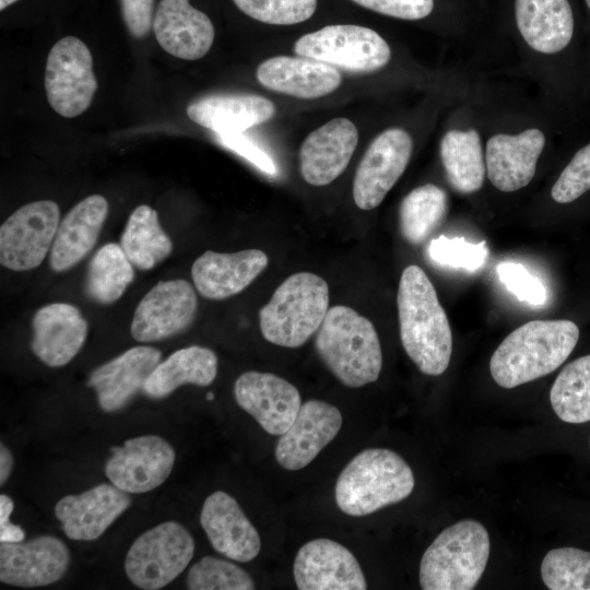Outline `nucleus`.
Listing matches in <instances>:
<instances>
[{"instance_id":"nucleus-20","label":"nucleus","mask_w":590,"mask_h":590,"mask_svg":"<svg viewBox=\"0 0 590 590\" xmlns=\"http://www.w3.org/2000/svg\"><path fill=\"white\" fill-rule=\"evenodd\" d=\"M200 523L213 548L229 559L246 563L260 552L261 540L257 529L236 499L223 491L205 498Z\"/></svg>"},{"instance_id":"nucleus-42","label":"nucleus","mask_w":590,"mask_h":590,"mask_svg":"<svg viewBox=\"0 0 590 590\" xmlns=\"http://www.w3.org/2000/svg\"><path fill=\"white\" fill-rule=\"evenodd\" d=\"M215 135L220 144L243 156L266 175L275 176L278 174V167L272 157L243 132Z\"/></svg>"},{"instance_id":"nucleus-39","label":"nucleus","mask_w":590,"mask_h":590,"mask_svg":"<svg viewBox=\"0 0 590 590\" xmlns=\"http://www.w3.org/2000/svg\"><path fill=\"white\" fill-rule=\"evenodd\" d=\"M427 253L438 266L473 272L483 267L488 249L485 241L472 244L463 237L440 236L430 241Z\"/></svg>"},{"instance_id":"nucleus-1","label":"nucleus","mask_w":590,"mask_h":590,"mask_svg":"<svg viewBox=\"0 0 590 590\" xmlns=\"http://www.w3.org/2000/svg\"><path fill=\"white\" fill-rule=\"evenodd\" d=\"M397 302L400 338L408 356L423 374L441 375L451 358V328L433 283L418 266L403 270Z\"/></svg>"},{"instance_id":"nucleus-47","label":"nucleus","mask_w":590,"mask_h":590,"mask_svg":"<svg viewBox=\"0 0 590 590\" xmlns=\"http://www.w3.org/2000/svg\"><path fill=\"white\" fill-rule=\"evenodd\" d=\"M14 509L13 500L5 494L0 495V527L7 524Z\"/></svg>"},{"instance_id":"nucleus-46","label":"nucleus","mask_w":590,"mask_h":590,"mask_svg":"<svg viewBox=\"0 0 590 590\" xmlns=\"http://www.w3.org/2000/svg\"><path fill=\"white\" fill-rule=\"evenodd\" d=\"M25 538L22 527L8 522L0 527V542H21Z\"/></svg>"},{"instance_id":"nucleus-45","label":"nucleus","mask_w":590,"mask_h":590,"mask_svg":"<svg viewBox=\"0 0 590 590\" xmlns=\"http://www.w3.org/2000/svg\"><path fill=\"white\" fill-rule=\"evenodd\" d=\"M13 468V456L10 449L0 444V485L2 486L9 479Z\"/></svg>"},{"instance_id":"nucleus-18","label":"nucleus","mask_w":590,"mask_h":590,"mask_svg":"<svg viewBox=\"0 0 590 590\" xmlns=\"http://www.w3.org/2000/svg\"><path fill=\"white\" fill-rule=\"evenodd\" d=\"M130 505L129 493L113 483H102L81 494L62 497L55 506V515L69 539L93 541Z\"/></svg>"},{"instance_id":"nucleus-3","label":"nucleus","mask_w":590,"mask_h":590,"mask_svg":"<svg viewBox=\"0 0 590 590\" xmlns=\"http://www.w3.org/2000/svg\"><path fill=\"white\" fill-rule=\"evenodd\" d=\"M315 346L322 363L346 387H363L380 375L382 353L377 331L351 307L329 308Z\"/></svg>"},{"instance_id":"nucleus-49","label":"nucleus","mask_w":590,"mask_h":590,"mask_svg":"<svg viewBox=\"0 0 590 590\" xmlns=\"http://www.w3.org/2000/svg\"><path fill=\"white\" fill-rule=\"evenodd\" d=\"M206 399H208V400H213V399H214L213 393H212V392H209V393L206 394Z\"/></svg>"},{"instance_id":"nucleus-31","label":"nucleus","mask_w":590,"mask_h":590,"mask_svg":"<svg viewBox=\"0 0 590 590\" xmlns=\"http://www.w3.org/2000/svg\"><path fill=\"white\" fill-rule=\"evenodd\" d=\"M440 158L447 179L457 192L468 194L482 187L486 164L476 130H449L440 142Z\"/></svg>"},{"instance_id":"nucleus-22","label":"nucleus","mask_w":590,"mask_h":590,"mask_svg":"<svg viewBox=\"0 0 590 590\" xmlns=\"http://www.w3.org/2000/svg\"><path fill=\"white\" fill-rule=\"evenodd\" d=\"M357 141L355 125L343 117L309 133L299 150V168L305 181L326 186L337 179L347 167Z\"/></svg>"},{"instance_id":"nucleus-2","label":"nucleus","mask_w":590,"mask_h":590,"mask_svg":"<svg viewBox=\"0 0 590 590\" xmlns=\"http://www.w3.org/2000/svg\"><path fill=\"white\" fill-rule=\"evenodd\" d=\"M579 329L570 320H533L511 333L495 350L489 361L494 381L515 388L546 376L570 355Z\"/></svg>"},{"instance_id":"nucleus-40","label":"nucleus","mask_w":590,"mask_h":590,"mask_svg":"<svg viewBox=\"0 0 590 590\" xmlns=\"http://www.w3.org/2000/svg\"><path fill=\"white\" fill-rule=\"evenodd\" d=\"M590 189V144L580 149L554 184L551 196L558 203H569Z\"/></svg>"},{"instance_id":"nucleus-9","label":"nucleus","mask_w":590,"mask_h":590,"mask_svg":"<svg viewBox=\"0 0 590 590\" xmlns=\"http://www.w3.org/2000/svg\"><path fill=\"white\" fill-rule=\"evenodd\" d=\"M49 105L66 118L84 113L97 90L93 58L87 46L74 36L58 40L50 49L45 71Z\"/></svg>"},{"instance_id":"nucleus-37","label":"nucleus","mask_w":590,"mask_h":590,"mask_svg":"<svg viewBox=\"0 0 590 590\" xmlns=\"http://www.w3.org/2000/svg\"><path fill=\"white\" fill-rule=\"evenodd\" d=\"M187 587L190 590H252L255 582L234 563L205 556L189 569Z\"/></svg>"},{"instance_id":"nucleus-14","label":"nucleus","mask_w":590,"mask_h":590,"mask_svg":"<svg viewBox=\"0 0 590 590\" xmlns=\"http://www.w3.org/2000/svg\"><path fill=\"white\" fill-rule=\"evenodd\" d=\"M70 558L64 542L52 535L1 542L0 581L23 588L48 586L63 577Z\"/></svg>"},{"instance_id":"nucleus-32","label":"nucleus","mask_w":590,"mask_h":590,"mask_svg":"<svg viewBox=\"0 0 590 590\" xmlns=\"http://www.w3.org/2000/svg\"><path fill=\"white\" fill-rule=\"evenodd\" d=\"M119 245L131 263L140 270L153 269L173 250V241L162 228L157 212L146 204L132 211Z\"/></svg>"},{"instance_id":"nucleus-50","label":"nucleus","mask_w":590,"mask_h":590,"mask_svg":"<svg viewBox=\"0 0 590 590\" xmlns=\"http://www.w3.org/2000/svg\"><path fill=\"white\" fill-rule=\"evenodd\" d=\"M588 8L590 9V0H586Z\"/></svg>"},{"instance_id":"nucleus-19","label":"nucleus","mask_w":590,"mask_h":590,"mask_svg":"<svg viewBox=\"0 0 590 590\" xmlns=\"http://www.w3.org/2000/svg\"><path fill=\"white\" fill-rule=\"evenodd\" d=\"M162 353L152 346H133L95 368L86 386L94 389L99 408L116 412L125 408L141 390Z\"/></svg>"},{"instance_id":"nucleus-23","label":"nucleus","mask_w":590,"mask_h":590,"mask_svg":"<svg viewBox=\"0 0 590 590\" xmlns=\"http://www.w3.org/2000/svg\"><path fill=\"white\" fill-rule=\"evenodd\" d=\"M153 32L166 52L184 60L205 56L215 34L209 16L189 0H161L154 13Z\"/></svg>"},{"instance_id":"nucleus-27","label":"nucleus","mask_w":590,"mask_h":590,"mask_svg":"<svg viewBox=\"0 0 590 590\" xmlns=\"http://www.w3.org/2000/svg\"><path fill=\"white\" fill-rule=\"evenodd\" d=\"M107 214L108 202L101 194L86 197L66 214L49 252V264L54 271L71 269L92 250Z\"/></svg>"},{"instance_id":"nucleus-35","label":"nucleus","mask_w":590,"mask_h":590,"mask_svg":"<svg viewBox=\"0 0 590 590\" xmlns=\"http://www.w3.org/2000/svg\"><path fill=\"white\" fill-rule=\"evenodd\" d=\"M550 401L564 422L590 421V355L570 362L560 370L551 388Z\"/></svg>"},{"instance_id":"nucleus-36","label":"nucleus","mask_w":590,"mask_h":590,"mask_svg":"<svg viewBox=\"0 0 590 590\" xmlns=\"http://www.w3.org/2000/svg\"><path fill=\"white\" fill-rule=\"evenodd\" d=\"M541 576L551 590H590V552L560 547L546 553Z\"/></svg>"},{"instance_id":"nucleus-13","label":"nucleus","mask_w":590,"mask_h":590,"mask_svg":"<svg viewBox=\"0 0 590 590\" xmlns=\"http://www.w3.org/2000/svg\"><path fill=\"white\" fill-rule=\"evenodd\" d=\"M413 141L403 129L381 132L368 146L353 181V199L362 210L378 206L405 170Z\"/></svg>"},{"instance_id":"nucleus-30","label":"nucleus","mask_w":590,"mask_h":590,"mask_svg":"<svg viewBox=\"0 0 590 590\" xmlns=\"http://www.w3.org/2000/svg\"><path fill=\"white\" fill-rule=\"evenodd\" d=\"M216 374V354L208 347L191 345L175 351L160 362L142 391L149 398L163 399L182 385L209 386Z\"/></svg>"},{"instance_id":"nucleus-24","label":"nucleus","mask_w":590,"mask_h":590,"mask_svg":"<svg viewBox=\"0 0 590 590\" xmlns=\"http://www.w3.org/2000/svg\"><path fill=\"white\" fill-rule=\"evenodd\" d=\"M268 263V256L259 249L232 253L208 250L194 260L191 276L200 295L221 300L248 287Z\"/></svg>"},{"instance_id":"nucleus-44","label":"nucleus","mask_w":590,"mask_h":590,"mask_svg":"<svg viewBox=\"0 0 590 590\" xmlns=\"http://www.w3.org/2000/svg\"><path fill=\"white\" fill-rule=\"evenodd\" d=\"M129 33L135 38L146 36L153 27L154 0H119Z\"/></svg>"},{"instance_id":"nucleus-28","label":"nucleus","mask_w":590,"mask_h":590,"mask_svg":"<svg viewBox=\"0 0 590 590\" xmlns=\"http://www.w3.org/2000/svg\"><path fill=\"white\" fill-rule=\"evenodd\" d=\"M275 113L274 104L255 94H214L192 102L188 117L215 134L241 133L268 121Z\"/></svg>"},{"instance_id":"nucleus-7","label":"nucleus","mask_w":590,"mask_h":590,"mask_svg":"<svg viewBox=\"0 0 590 590\" xmlns=\"http://www.w3.org/2000/svg\"><path fill=\"white\" fill-rule=\"evenodd\" d=\"M193 553L189 531L176 521H166L135 539L126 555L125 571L135 587L157 590L187 568Z\"/></svg>"},{"instance_id":"nucleus-26","label":"nucleus","mask_w":590,"mask_h":590,"mask_svg":"<svg viewBox=\"0 0 590 590\" xmlns=\"http://www.w3.org/2000/svg\"><path fill=\"white\" fill-rule=\"evenodd\" d=\"M257 79L264 87L298 98H317L337 90L342 81L338 68L307 58L276 56L257 68Z\"/></svg>"},{"instance_id":"nucleus-21","label":"nucleus","mask_w":590,"mask_h":590,"mask_svg":"<svg viewBox=\"0 0 590 590\" xmlns=\"http://www.w3.org/2000/svg\"><path fill=\"white\" fill-rule=\"evenodd\" d=\"M31 349L45 365H67L82 349L88 324L81 310L68 303L40 307L32 319Z\"/></svg>"},{"instance_id":"nucleus-48","label":"nucleus","mask_w":590,"mask_h":590,"mask_svg":"<svg viewBox=\"0 0 590 590\" xmlns=\"http://www.w3.org/2000/svg\"><path fill=\"white\" fill-rule=\"evenodd\" d=\"M17 0H0V10L3 11L5 8L16 2Z\"/></svg>"},{"instance_id":"nucleus-34","label":"nucleus","mask_w":590,"mask_h":590,"mask_svg":"<svg viewBox=\"0 0 590 590\" xmlns=\"http://www.w3.org/2000/svg\"><path fill=\"white\" fill-rule=\"evenodd\" d=\"M448 212L445 190L433 184L413 189L401 202L399 210L400 229L412 245L424 243L440 225Z\"/></svg>"},{"instance_id":"nucleus-8","label":"nucleus","mask_w":590,"mask_h":590,"mask_svg":"<svg viewBox=\"0 0 590 590\" xmlns=\"http://www.w3.org/2000/svg\"><path fill=\"white\" fill-rule=\"evenodd\" d=\"M294 51L351 72H373L391 58L387 42L374 30L353 25H328L299 37Z\"/></svg>"},{"instance_id":"nucleus-17","label":"nucleus","mask_w":590,"mask_h":590,"mask_svg":"<svg viewBox=\"0 0 590 590\" xmlns=\"http://www.w3.org/2000/svg\"><path fill=\"white\" fill-rule=\"evenodd\" d=\"M341 426L342 414L334 405L321 400L304 402L275 445L278 463L288 471L305 468L335 438Z\"/></svg>"},{"instance_id":"nucleus-43","label":"nucleus","mask_w":590,"mask_h":590,"mask_svg":"<svg viewBox=\"0 0 590 590\" xmlns=\"http://www.w3.org/2000/svg\"><path fill=\"white\" fill-rule=\"evenodd\" d=\"M371 11L402 20H420L430 14L434 0H352Z\"/></svg>"},{"instance_id":"nucleus-33","label":"nucleus","mask_w":590,"mask_h":590,"mask_svg":"<svg viewBox=\"0 0 590 590\" xmlns=\"http://www.w3.org/2000/svg\"><path fill=\"white\" fill-rule=\"evenodd\" d=\"M133 267L119 244L108 243L102 246L87 267V296L102 305L117 302L134 279Z\"/></svg>"},{"instance_id":"nucleus-4","label":"nucleus","mask_w":590,"mask_h":590,"mask_svg":"<svg viewBox=\"0 0 590 590\" xmlns=\"http://www.w3.org/2000/svg\"><path fill=\"white\" fill-rule=\"evenodd\" d=\"M414 484L413 472L400 455L386 448H368L342 470L334 497L341 511L361 517L405 499Z\"/></svg>"},{"instance_id":"nucleus-5","label":"nucleus","mask_w":590,"mask_h":590,"mask_svg":"<svg viewBox=\"0 0 590 590\" xmlns=\"http://www.w3.org/2000/svg\"><path fill=\"white\" fill-rule=\"evenodd\" d=\"M329 310V286L319 275L298 272L284 280L259 311L263 338L299 347L318 331Z\"/></svg>"},{"instance_id":"nucleus-11","label":"nucleus","mask_w":590,"mask_h":590,"mask_svg":"<svg viewBox=\"0 0 590 590\" xmlns=\"http://www.w3.org/2000/svg\"><path fill=\"white\" fill-rule=\"evenodd\" d=\"M198 308L194 288L181 279L161 281L138 304L131 334L139 342H154L187 330Z\"/></svg>"},{"instance_id":"nucleus-29","label":"nucleus","mask_w":590,"mask_h":590,"mask_svg":"<svg viewBox=\"0 0 590 590\" xmlns=\"http://www.w3.org/2000/svg\"><path fill=\"white\" fill-rule=\"evenodd\" d=\"M516 22L526 43L543 54L563 50L574 33L568 0H516Z\"/></svg>"},{"instance_id":"nucleus-25","label":"nucleus","mask_w":590,"mask_h":590,"mask_svg":"<svg viewBox=\"0 0 590 590\" xmlns=\"http://www.w3.org/2000/svg\"><path fill=\"white\" fill-rule=\"evenodd\" d=\"M544 144L543 132L535 128L517 135H493L487 141L485 155L489 181L504 192L526 187L534 177Z\"/></svg>"},{"instance_id":"nucleus-41","label":"nucleus","mask_w":590,"mask_h":590,"mask_svg":"<svg viewBox=\"0 0 590 590\" xmlns=\"http://www.w3.org/2000/svg\"><path fill=\"white\" fill-rule=\"evenodd\" d=\"M499 280L516 297L531 305H542L546 299V291L541 281L530 274L520 263L502 262L497 266Z\"/></svg>"},{"instance_id":"nucleus-6","label":"nucleus","mask_w":590,"mask_h":590,"mask_svg":"<svg viewBox=\"0 0 590 590\" xmlns=\"http://www.w3.org/2000/svg\"><path fill=\"white\" fill-rule=\"evenodd\" d=\"M489 556V538L480 522L458 521L433 541L420 565L424 590H471L482 577Z\"/></svg>"},{"instance_id":"nucleus-15","label":"nucleus","mask_w":590,"mask_h":590,"mask_svg":"<svg viewBox=\"0 0 590 590\" xmlns=\"http://www.w3.org/2000/svg\"><path fill=\"white\" fill-rule=\"evenodd\" d=\"M237 404L269 434L281 436L293 424L302 405L297 388L271 373L246 371L234 384Z\"/></svg>"},{"instance_id":"nucleus-16","label":"nucleus","mask_w":590,"mask_h":590,"mask_svg":"<svg viewBox=\"0 0 590 590\" xmlns=\"http://www.w3.org/2000/svg\"><path fill=\"white\" fill-rule=\"evenodd\" d=\"M293 574L299 590H365L363 570L352 554L339 542L316 539L296 554Z\"/></svg>"},{"instance_id":"nucleus-10","label":"nucleus","mask_w":590,"mask_h":590,"mask_svg":"<svg viewBox=\"0 0 590 590\" xmlns=\"http://www.w3.org/2000/svg\"><path fill=\"white\" fill-rule=\"evenodd\" d=\"M59 223L55 201H34L17 209L0 227L1 264L13 271L38 267L50 252Z\"/></svg>"},{"instance_id":"nucleus-38","label":"nucleus","mask_w":590,"mask_h":590,"mask_svg":"<svg viewBox=\"0 0 590 590\" xmlns=\"http://www.w3.org/2000/svg\"><path fill=\"white\" fill-rule=\"evenodd\" d=\"M248 16L268 24L292 25L312 16L317 0H233Z\"/></svg>"},{"instance_id":"nucleus-12","label":"nucleus","mask_w":590,"mask_h":590,"mask_svg":"<svg viewBox=\"0 0 590 590\" xmlns=\"http://www.w3.org/2000/svg\"><path fill=\"white\" fill-rule=\"evenodd\" d=\"M110 451L105 474L110 483L129 494L158 487L170 475L176 459L173 446L157 435L127 439Z\"/></svg>"}]
</instances>
